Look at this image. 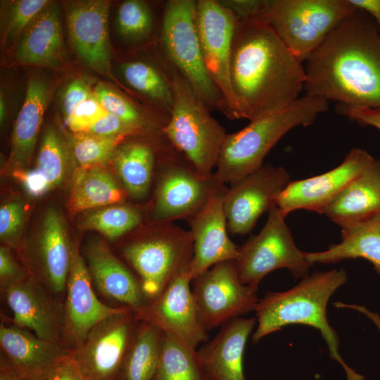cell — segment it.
<instances>
[{
    "instance_id": "1",
    "label": "cell",
    "mask_w": 380,
    "mask_h": 380,
    "mask_svg": "<svg viewBox=\"0 0 380 380\" xmlns=\"http://www.w3.org/2000/svg\"><path fill=\"white\" fill-rule=\"evenodd\" d=\"M305 94L380 110V31L356 8L306 59Z\"/></svg>"
},
{
    "instance_id": "2",
    "label": "cell",
    "mask_w": 380,
    "mask_h": 380,
    "mask_svg": "<svg viewBox=\"0 0 380 380\" xmlns=\"http://www.w3.org/2000/svg\"><path fill=\"white\" fill-rule=\"evenodd\" d=\"M303 63L265 19L237 21L230 74L239 119L253 120L300 97L306 80Z\"/></svg>"
},
{
    "instance_id": "3",
    "label": "cell",
    "mask_w": 380,
    "mask_h": 380,
    "mask_svg": "<svg viewBox=\"0 0 380 380\" xmlns=\"http://www.w3.org/2000/svg\"><path fill=\"white\" fill-rule=\"evenodd\" d=\"M346 281V270L334 269L308 275L287 291L266 293L255 310L258 326L252 342L257 343L266 336L290 324L312 327L320 332L331 358L343 368L347 380H365L341 357L338 335L327 317L329 298Z\"/></svg>"
},
{
    "instance_id": "4",
    "label": "cell",
    "mask_w": 380,
    "mask_h": 380,
    "mask_svg": "<svg viewBox=\"0 0 380 380\" xmlns=\"http://www.w3.org/2000/svg\"><path fill=\"white\" fill-rule=\"evenodd\" d=\"M329 101L305 94L287 107L251 120L243 129L227 133L213 176L232 185L263 165L270 151L291 129L308 126L328 110Z\"/></svg>"
},
{
    "instance_id": "5",
    "label": "cell",
    "mask_w": 380,
    "mask_h": 380,
    "mask_svg": "<svg viewBox=\"0 0 380 380\" xmlns=\"http://www.w3.org/2000/svg\"><path fill=\"white\" fill-rule=\"evenodd\" d=\"M163 57L174 101L161 131L197 173L212 178L227 132L185 77Z\"/></svg>"
},
{
    "instance_id": "6",
    "label": "cell",
    "mask_w": 380,
    "mask_h": 380,
    "mask_svg": "<svg viewBox=\"0 0 380 380\" xmlns=\"http://www.w3.org/2000/svg\"><path fill=\"white\" fill-rule=\"evenodd\" d=\"M196 1L170 0L165 3L160 32L163 53L189 81L210 110L229 112L206 70L196 23Z\"/></svg>"
},
{
    "instance_id": "7",
    "label": "cell",
    "mask_w": 380,
    "mask_h": 380,
    "mask_svg": "<svg viewBox=\"0 0 380 380\" xmlns=\"http://www.w3.org/2000/svg\"><path fill=\"white\" fill-rule=\"evenodd\" d=\"M355 9L348 0H268L262 18L305 62Z\"/></svg>"
},
{
    "instance_id": "8",
    "label": "cell",
    "mask_w": 380,
    "mask_h": 380,
    "mask_svg": "<svg viewBox=\"0 0 380 380\" xmlns=\"http://www.w3.org/2000/svg\"><path fill=\"white\" fill-rule=\"evenodd\" d=\"M122 253L137 274L148 303L177 274L189 267L193 241L189 230L165 222L157 234L126 243Z\"/></svg>"
},
{
    "instance_id": "9",
    "label": "cell",
    "mask_w": 380,
    "mask_h": 380,
    "mask_svg": "<svg viewBox=\"0 0 380 380\" xmlns=\"http://www.w3.org/2000/svg\"><path fill=\"white\" fill-rule=\"evenodd\" d=\"M284 216L274 205L260 232L238 248L234 264L241 282L258 291L262 279L271 272L285 268L296 278L308 275L313 265L306 252L296 245Z\"/></svg>"
},
{
    "instance_id": "10",
    "label": "cell",
    "mask_w": 380,
    "mask_h": 380,
    "mask_svg": "<svg viewBox=\"0 0 380 380\" xmlns=\"http://www.w3.org/2000/svg\"><path fill=\"white\" fill-rule=\"evenodd\" d=\"M138 320L127 309L94 326L70 349L84 380H122L126 357Z\"/></svg>"
},
{
    "instance_id": "11",
    "label": "cell",
    "mask_w": 380,
    "mask_h": 380,
    "mask_svg": "<svg viewBox=\"0 0 380 380\" xmlns=\"http://www.w3.org/2000/svg\"><path fill=\"white\" fill-rule=\"evenodd\" d=\"M173 146L167 154L155 191L151 220L159 223L188 220L216 191L225 186L214 176H201Z\"/></svg>"
},
{
    "instance_id": "12",
    "label": "cell",
    "mask_w": 380,
    "mask_h": 380,
    "mask_svg": "<svg viewBox=\"0 0 380 380\" xmlns=\"http://www.w3.org/2000/svg\"><path fill=\"white\" fill-rule=\"evenodd\" d=\"M201 322L209 330L255 310L257 291L243 284L234 261L217 263L192 281Z\"/></svg>"
},
{
    "instance_id": "13",
    "label": "cell",
    "mask_w": 380,
    "mask_h": 380,
    "mask_svg": "<svg viewBox=\"0 0 380 380\" xmlns=\"http://www.w3.org/2000/svg\"><path fill=\"white\" fill-rule=\"evenodd\" d=\"M196 23L206 70L229 112V119H239L231 83V58L237 20L219 1H196Z\"/></svg>"
},
{
    "instance_id": "14",
    "label": "cell",
    "mask_w": 380,
    "mask_h": 380,
    "mask_svg": "<svg viewBox=\"0 0 380 380\" xmlns=\"http://www.w3.org/2000/svg\"><path fill=\"white\" fill-rule=\"evenodd\" d=\"M290 182L284 168L266 164L230 185L224 198L228 232L234 235L251 232L260 217L276 205Z\"/></svg>"
},
{
    "instance_id": "15",
    "label": "cell",
    "mask_w": 380,
    "mask_h": 380,
    "mask_svg": "<svg viewBox=\"0 0 380 380\" xmlns=\"http://www.w3.org/2000/svg\"><path fill=\"white\" fill-rule=\"evenodd\" d=\"M189 268L177 274L153 301L135 312L138 321L151 324L196 349L208 340L190 287Z\"/></svg>"
},
{
    "instance_id": "16",
    "label": "cell",
    "mask_w": 380,
    "mask_h": 380,
    "mask_svg": "<svg viewBox=\"0 0 380 380\" xmlns=\"http://www.w3.org/2000/svg\"><path fill=\"white\" fill-rule=\"evenodd\" d=\"M1 293L12 315L1 314V318L40 338L64 346L63 303L37 279L28 274L1 289Z\"/></svg>"
},
{
    "instance_id": "17",
    "label": "cell",
    "mask_w": 380,
    "mask_h": 380,
    "mask_svg": "<svg viewBox=\"0 0 380 380\" xmlns=\"http://www.w3.org/2000/svg\"><path fill=\"white\" fill-rule=\"evenodd\" d=\"M374 159L366 150L353 148L334 169L312 177L291 181L278 196L276 206L286 217L299 209L324 214L327 208Z\"/></svg>"
},
{
    "instance_id": "18",
    "label": "cell",
    "mask_w": 380,
    "mask_h": 380,
    "mask_svg": "<svg viewBox=\"0 0 380 380\" xmlns=\"http://www.w3.org/2000/svg\"><path fill=\"white\" fill-rule=\"evenodd\" d=\"M127 309L109 306L99 299L78 246L73 245L63 303L64 346L69 350L76 348L98 323Z\"/></svg>"
},
{
    "instance_id": "19",
    "label": "cell",
    "mask_w": 380,
    "mask_h": 380,
    "mask_svg": "<svg viewBox=\"0 0 380 380\" xmlns=\"http://www.w3.org/2000/svg\"><path fill=\"white\" fill-rule=\"evenodd\" d=\"M110 3L106 0L65 2L68 34L77 55L90 68L115 81L108 34Z\"/></svg>"
},
{
    "instance_id": "20",
    "label": "cell",
    "mask_w": 380,
    "mask_h": 380,
    "mask_svg": "<svg viewBox=\"0 0 380 380\" xmlns=\"http://www.w3.org/2000/svg\"><path fill=\"white\" fill-rule=\"evenodd\" d=\"M227 189L225 186L213 194L187 220L193 241L189 269L191 281L217 263L236 259L239 246L229 237L224 210Z\"/></svg>"
},
{
    "instance_id": "21",
    "label": "cell",
    "mask_w": 380,
    "mask_h": 380,
    "mask_svg": "<svg viewBox=\"0 0 380 380\" xmlns=\"http://www.w3.org/2000/svg\"><path fill=\"white\" fill-rule=\"evenodd\" d=\"M69 350L1 318L0 366L18 372L26 379L44 375Z\"/></svg>"
},
{
    "instance_id": "22",
    "label": "cell",
    "mask_w": 380,
    "mask_h": 380,
    "mask_svg": "<svg viewBox=\"0 0 380 380\" xmlns=\"http://www.w3.org/2000/svg\"><path fill=\"white\" fill-rule=\"evenodd\" d=\"M85 255L92 283L103 297L134 312L148 303L137 276L105 243H90L86 248Z\"/></svg>"
},
{
    "instance_id": "23",
    "label": "cell",
    "mask_w": 380,
    "mask_h": 380,
    "mask_svg": "<svg viewBox=\"0 0 380 380\" xmlns=\"http://www.w3.org/2000/svg\"><path fill=\"white\" fill-rule=\"evenodd\" d=\"M255 317H238L221 327L213 338L197 350L208 380H246L243 358Z\"/></svg>"
},
{
    "instance_id": "24",
    "label": "cell",
    "mask_w": 380,
    "mask_h": 380,
    "mask_svg": "<svg viewBox=\"0 0 380 380\" xmlns=\"http://www.w3.org/2000/svg\"><path fill=\"white\" fill-rule=\"evenodd\" d=\"M72 251V246L62 217L56 210H48L36 245L39 267V274L36 279L63 303Z\"/></svg>"
},
{
    "instance_id": "25",
    "label": "cell",
    "mask_w": 380,
    "mask_h": 380,
    "mask_svg": "<svg viewBox=\"0 0 380 380\" xmlns=\"http://www.w3.org/2000/svg\"><path fill=\"white\" fill-rule=\"evenodd\" d=\"M18 63L52 69L63 64L61 11L58 3H50L23 32L15 49Z\"/></svg>"
},
{
    "instance_id": "26",
    "label": "cell",
    "mask_w": 380,
    "mask_h": 380,
    "mask_svg": "<svg viewBox=\"0 0 380 380\" xmlns=\"http://www.w3.org/2000/svg\"><path fill=\"white\" fill-rule=\"evenodd\" d=\"M340 227L341 242L329 246L323 251L306 252L308 260L314 265L363 258L372 262L380 274V213Z\"/></svg>"
},
{
    "instance_id": "27",
    "label": "cell",
    "mask_w": 380,
    "mask_h": 380,
    "mask_svg": "<svg viewBox=\"0 0 380 380\" xmlns=\"http://www.w3.org/2000/svg\"><path fill=\"white\" fill-rule=\"evenodd\" d=\"M380 213V160L374 159L327 208L324 214L339 226Z\"/></svg>"
},
{
    "instance_id": "28",
    "label": "cell",
    "mask_w": 380,
    "mask_h": 380,
    "mask_svg": "<svg viewBox=\"0 0 380 380\" xmlns=\"http://www.w3.org/2000/svg\"><path fill=\"white\" fill-rule=\"evenodd\" d=\"M48 82L39 77L27 83L23 106L16 118L13 135L11 162L23 169L31 159L50 94Z\"/></svg>"
},
{
    "instance_id": "29",
    "label": "cell",
    "mask_w": 380,
    "mask_h": 380,
    "mask_svg": "<svg viewBox=\"0 0 380 380\" xmlns=\"http://www.w3.org/2000/svg\"><path fill=\"white\" fill-rule=\"evenodd\" d=\"M111 160L126 193L135 199L146 197L151 188L156 161L152 146L140 140L124 141Z\"/></svg>"
},
{
    "instance_id": "30",
    "label": "cell",
    "mask_w": 380,
    "mask_h": 380,
    "mask_svg": "<svg viewBox=\"0 0 380 380\" xmlns=\"http://www.w3.org/2000/svg\"><path fill=\"white\" fill-rule=\"evenodd\" d=\"M126 191L101 167L80 168L75 175L68 203L70 213L122 203Z\"/></svg>"
},
{
    "instance_id": "31",
    "label": "cell",
    "mask_w": 380,
    "mask_h": 380,
    "mask_svg": "<svg viewBox=\"0 0 380 380\" xmlns=\"http://www.w3.org/2000/svg\"><path fill=\"white\" fill-rule=\"evenodd\" d=\"M165 333L138 321L125 360L122 380H152L159 362Z\"/></svg>"
},
{
    "instance_id": "32",
    "label": "cell",
    "mask_w": 380,
    "mask_h": 380,
    "mask_svg": "<svg viewBox=\"0 0 380 380\" xmlns=\"http://www.w3.org/2000/svg\"><path fill=\"white\" fill-rule=\"evenodd\" d=\"M121 74L127 84L144 96L163 113L170 116L173 106V93L170 79L164 68L153 63L134 59L120 65Z\"/></svg>"
},
{
    "instance_id": "33",
    "label": "cell",
    "mask_w": 380,
    "mask_h": 380,
    "mask_svg": "<svg viewBox=\"0 0 380 380\" xmlns=\"http://www.w3.org/2000/svg\"><path fill=\"white\" fill-rule=\"evenodd\" d=\"M152 380H208L197 350L165 334L157 369Z\"/></svg>"
},
{
    "instance_id": "34",
    "label": "cell",
    "mask_w": 380,
    "mask_h": 380,
    "mask_svg": "<svg viewBox=\"0 0 380 380\" xmlns=\"http://www.w3.org/2000/svg\"><path fill=\"white\" fill-rule=\"evenodd\" d=\"M141 220L139 210L120 203L89 213L82 220L80 226L84 229L97 231L112 240L131 232Z\"/></svg>"
},
{
    "instance_id": "35",
    "label": "cell",
    "mask_w": 380,
    "mask_h": 380,
    "mask_svg": "<svg viewBox=\"0 0 380 380\" xmlns=\"http://www.w3.org/2000/svg\"><path fill=\"white\" fill-rule=\"evenodd\" d=\"M153 26V14L146 1L127 0L119 6L116 29L125 41L132 44L144 42L151 37Z\"/></svg>"
},
{
    "instance_id": "36",
    "label": "cell",
    "mask_w": 380,
    "mask_h": 380,
    "mask_svg": "<svg viewBox=\"0 0 380 380\" xmlns=\"http://www.w3.org/2000/svg\"><path fill=\"white\" fill-rule=\"evenodd\" d=\"M68 163V153L63 138L54 128L47 129L40 145L35 169L51 189L65 178Z\"/></svg>"
},
{
    "instance_id": "37",
    "label": "cell",
    "mask_w": 380,
    "mask_h": 380,
    "mask_svg": "<svg viewBox=\"0 0 380 380\" xmlns=\"http://www.w3.org/2000/svg\"><path fill=\"white\" fill-rule=\"evenodd\" d=\"M122 137H103L88 132L74 133L72 151L82 169L101 167L111 160Z\"/></svg>"
},
{
    "instance_id": "38",
    "label": "cell",
    "mask_w": 380,
    "mask_h": 380,
    "mask_svg": "<svg viewBox=\"0 0 380 380\" xmlns=\"http://www.w3.org/2000/svg\"><path fill=\"white\" fill-rule=\"evenodd\" d=\"M93 94L106 113L135 127L142 133L153 127V122L129 99L108 85L99 83Z\"/></svg>"
},
{
    "instance_id": "39",
    "label": "cell",
    "mask_w": 380,
    "mask_h": 380,
    "mask_svg": "<svg viewBox=\"0 0 380 380\" xmlns=\"http://www.w3.org/2000/svg\"><path fill=\"white\" fill-rule=\"evenodd\" d=\"M47 0H18L12 1L4 30L6 44L19 39L36 16L50 3Z\"/></svg>"
},
{
    "instance_id": "40",
    "label": "cell",
    "mask_w": 380,
    "mask_h": 380,
    "mask_svg": "<svg viewBox=\"0 0 380 380\" xmlns=\"http://www.w3.org/2000/svg\"><path fill=\"white\" fill-rule=\"evenodd\" d=\"M106 113L93 94L75 108L65 123L74 133L87 132Z\"/></svg>"
},
{
    "instance_id": "41",
    "label": "cell",
    "mask_w": 380,
    "mask_h": 380,
    "mask_svg": "<svg viewBox=\"0 0 380 380\" xmlns=\"http://www.w3.org/2000/svg\"><path fill=\"white\" fill-rule=\"evenodd\" d=\"M24 209L18 201L10 202L0 208V238L8 246L15 247L23 220Z\"/></svg>"
},
{
    "instance_id": "42",
    "label": "cell",
    "mask_w": 380,
    "mask_h": 380,
    "mask_svg": "<svg viewBox=\"0 0 380 380\" xmlns=\"http://www.w3.org/2000/svg\"><path fill=\"white\" fill-rule=\"evenodd\" d=\"M87 132L103 137L127 138L142 134L135 127L108 113Z\"/></svg>"
},
{
    "instance_id": "43",
    "label": "cell",
    "mask_w": 380,
    "mask_h": 380,
    "mask_svg": "<svg viewBox=\"0 0 380 380\" xmlns=\"http://www.w3.org/2000/svg\"><path fill=\"white\" fill-rule=\"evenodd\" d=\"M234 15L238 22L261 18L268 0H219Z\"/></svg>"
},
{
    "instance_id": "44",
    "label": "cell",
    "mask_w": 380,
    "mask_h": 380,
    "mask_svg": "<svg viewBox=\"0 0 380 380\" xmlns=\"http://www.w3.org/2000/svg\"><path fill=\"white\" fill-rule=\"evenodd\" d=\"M93 94L89 84L81 79L72 80L65 88L62 96V110L65 121L75 108Z\"/></svg>"
},
{
    "instance_id": "45",
    "label": "cell",
    "mask_w": 380,
    "mask_h": 380,
    "mask_svg": "<svg viewBox=\"0 0 380 380\" xmlns=\"http://www.w3.org/2000/svg\"><path fill=\"white\" fill-rule=\"evenodd\" d=\"M29 274L15 260L8 246L0 248V284L1 289L14 284Z\"/></svg>"
},
{
    "instance_id": "46",
    "label": "cell",
    "mask_w": 380,
    "mask_h": 380,
    "mask_svg": "<svg viewBox=\"0 0 380 380\" xmlns=\"http://www.w3.org/2000/svg\"><path fill=\"white\" fill-rule=\"evenodd\" d=\"M43 380H84L70 350L44 374Z\"/></svg>"
},
{
    "instance_id": "47",
    "label": "cell",
    "mask_w": 380,
    "mask_h": 380,
    "mask_svg": "<svg viewBox=\"0 0 380 380\" xmlns=\"http://www.w3.org/2000/svg\"><path fill=\"white\" fill-rule=\"evenodd\" d=\"M13 174L32 196H43L51 189L46 180L35 168L30 170L15 169Z\"/></svg>"
},
{
    "instance_id": "48",
    "label": "cell",
    "mask_w": 380,
    "mask_h": 380,
    "mask_svg": "<svg viewBox=\"0 0 380 380\" xmlns=\"http://www.w3.org/2000/svg\"><path fill=\"white\" fill-rule=\"evenodd\" d=\"M337 110L361 125L375 127L380 130V110L371 108H348L338 105Z\"/></svg>"
},
{
    "instance_id": "49",
    "label": "cell",
    "mask_w": 380,
    "mask_h": 380,
    "mask_svg": "<svg viewBox=\"0 0 380 380\" xmlns=\"http://www.w3.org/2000/svg\"><path fill=\"white\" fill-rule=\"evenodd\" d=\"M356 8L361 9L374 20L380 31V0H348Z\"/></svg>"
},
{
    "instance_id": "50",
    "label": "cell",
    "mask_w": 380,
    "mask_h": 380,
    "mask_svg": "<svg viewBox=\"0 0 380 380\" xmlns=\"http://www.w3.org/2000/svg\"><path fill=\"white\" fill-rule=\"evenodd\" d=\"M0 380H27L18 372L4 366H0Z\"/></svg>"
},
{
    "instance_id": "51",
    "label": "cell",
    "mask_w": 380,
    "mask_h": 380,
    "mask_svg": "<svg viewBox=\"0 0 380 380\" xmlns=\"http://www.w3.org/2000/svg\"><path fill=\"white\" fill-rule=\"evenodd\" d=\"M6 101L5 98L2 93H1L0 96V122L1 124H2L5 120L6 117Z\"/></svg>"
},
{
    "instance_id": "52",
    "label": "cell",
    "mask_w": 380,
    "mask_h": 380,
    "mask_svg": "<svg viewBox=\"0 0 380 380\" xmlns=\"http://www.w3.org/2000/svg\"><path fill=\"white\" fill-rule=\"evenodd\" d=\"M44 376H36V377H32V378H30L27 380H43V378H44Z\"/></svg>"
}]
</instances>
